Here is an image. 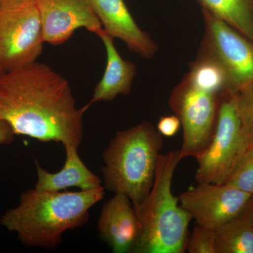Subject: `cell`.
Here are the masks:
<instances>
[{
    "mask_svg": "<svg viewBox=\"0 0 253 253\" xmlns=\"http://www.w3.org/2000/svg\"><path fill=\"white\" fill-rule=\"evenodd\" d=\"M89 107L77 108L69 82L45 63L0 73V121L15 135L79 148Z\"/></svg>",
    "mask_w": 253,
    "mask_h": 253,
    "instance_id": "1",
    "label": "cell"
},
{
    "mask_svg": "<svg viewBox=\"0 0 253 253\" xmlns=\"http://www.w3.org/2000/svg\"><path fill=\"white\" fill-rule=\"evenodd\" d=\"M102 186L88 191H23L16 208L0 217V224L17 234L24 246L56 249L65 231L81 227L89 220V211L104 199Z\"/></svg>",
    "mask_w": 253,
    "mask_h": 253,
    "instance_id": "2",
    "label": "cell"
},
{
    "mask_svg": "<svg viewBox=\"0 0 253 253\" xmlns=\"http://www.w3.org/2000/svg\"><path fill=\"white\" fill-rule=\"evenodd\" d=\"M183 158L180 150L161 154L152 188L134 210L139 231L131 253H182L191 217L172 191L173 176Z\"/></svg>",
    "mask_w": 253,
    "mask_h": 253,
    "instance_id": "3",
    "label": "cell"
},
{
    "mask_svg": "<svg viewBox=\"0 0 253 253\" xmlns=\"http://www.w3.org/2000/svg\"><path fill=\"white\" fill-rule=\"evenodd\" d=\"M163 146V136L149 121L117 131L102 154L105 189L139 206L152 188Z\"/></svg>",
    "mask_w": 253,
    "mask_h": 253,
    "instance_id": "4",
    "label": "cell"
},
{
    "mask_svg": "<svg viewBox=\"0 0 253 253\" xmlns=\"http://www.w3.org/2000/svg\"><path fill=\"white\" fill-rule=\"evenodd\" d=\"M248 131L244 128L236 105L235 95L224 93L215 129L207 148L196 158L198 183L224 184L236 163L249 147Z\"/></svg>",
    "mask_w": 253,
    "mask_h": 253,
    "instance_id": "5",
    "label": "cell"
},
{
    "mask_svg": "<svg viewBox=\"0 0 253 253\" xmlns=\"http://www.w3.org/2000/svg\"><path fill=\"white\" fill-rule=\"evenodd\" d=\"M222 94L199 85L186 74L173 89L168 105L182 126L183 158H197L211 142Z\"/></svg>",
    "mask_w": 253,
    "mask_h": 253,
    "instance_id": "6",
    "label": "cell"
},
{
    "mask_svg": "<svg viewBox=\"0 0 253 253\" xmlns=\"http://www.w3.org/2000/svg\"><path fill=\"white\" fill-rule=\"evenodd\" d=\"M44 42L36 0H7L0 6V67L3 72L36 62Z\"/></svg>",
    "mask_w": 253,
    "mask_h": 253,
    "instance_id": "7",
    "label": "cell"
},
{
    "mask_svg": "<svg viewBox=\"0 0 253 253\" xmlns=\"http://www.w3.org/2000/svg\"><path fill=\"white\" fill-rule=\"evenodd\" d=\"M205 33L200 52L221 68L226 93L236 94L253 83V41L203 10Z\"/></svg>",
    "mask_w": 253,
    "mask_h": 253,
    "instance_id": "8",
    "label": "cell"
},
{
    "mask_svg": "<svg viewBox=\"0 0 253 253\" xmlns=\"http://www.w3.org/2000/svg\"><path fill=\"white\" fill-rule=\"evenodd\" d=\"M251 196L227 183H198L181 194L179 201L198 225L216 230L240 217Z\"/></svg>",
    "mask_w": 253,
    "mask_h": 253,
    "instance_id": "9",
    "label": "cell"
},
{
    "mask_svg": "<svg viewBox=\"0 0 253 253\" xmlns=\"http://www.w3.org/2000/svg\"><path fill=\"white\" fill-rule=\"evenodd\" d=\"M44 42L57 46L79 28L95 33L104 30L88 0H36Z\"/></svg>",
    "mask_w": 253,
    "mask_h": 253,
    "instance_id": "10",
    "label": "cell"
},
{
    "mask_svg": "<svg viewBox=\"0 0 253 253\" xmlns=\"http://www.w3.org/2000/svg\"><path fill=\"white\" fill-rule=\"evenodd\" d=\"M104 31L126 43L128 49L144 59H151L158 51L157 43L139 28L124 0H88Z\"/></svg>",
    "mask_w": 253,
    "mask_h": 253,
    "instance_id": "11",
    "label": "cell"
},
{
    "mask_svg": "<svg viewBox=\"0 0 253 253\" xmlns=\"http://www.w3.org/2000/svg\"><path fill=\"white\" fill-rule=\"evenodd\" d=\"M98 231L113 253H131L139 235V225L134 206L127 196L115 193L104 204Z\"/></svg>",
    "mask_w": 253,
    "mask_h": 253,
    "instance_id": "12",
    "label": "cell"
},
{
    "mask_svg": "<svg viewBox=\"0 0 253 253\" xmlns=\"http://www.w3.org/2000/svg\"><path fill=\"white\" fill-rule=\"evenodd\" d=\"M104 44L106 66L103 77L96 84L88 106L99 101H111L118 95L130 94L136 73V65L123 59L116 49L114 38L103 30L98 35Z\"/></svg>",
    "mask_w": 253,
    "mask_h": 253,
    "instance_id": "13",
    "label": "cell"
},
{
    "mask_svg": "<svg viewBox=\"0 0 253 253\" xmlns=\"http://www.w3.org/2000/svg\"><path fill=\"white\" fill-rule=\"evenodd\" d=\"M64 149L66 162L59 172H49L36 161L38 181L35 188L42 191H61L75 186L83 191H88L101 186L99 176L89 170L82 161L78 154V148L66 145Z\"/></svg>",
    "mask_w": 253,
    "mask_h": 253,
    "instance_id": "14",
    "label": "cell"
},
{
    "mask_svg": "<svg viewBox=\"0 0 253 253\" xmlns=\"http://www.w3.org/2000/svg\"><path fill=\"white\" fill-rule=\"evenodd\" d=\"M204 11L253 41V0H197Z\"/></svg>",
    "mask_w": 253,
    "mask_h": 253,
    "instance_id": "15",
    "label": "cell"
},
{
    "mask_svg": "<svg viewBox=\"0 0 253 253\" xmlns=\"http://www.w3.org/2000/svg\"><path fill=\"white\" fill-rule=\"evenodd\" d=\"M216 253H253V224L241 217L216 229Z\"/></svg>",
    "mask_w": 253,
    "mask_h": 253,
    "instance_id": "16",
    "label": "cell"
},
{
    "mask_svg": "<svg viewBox=\"0 0 253 253\" xmlns=\"http://www.w3.org/2000/svg\"><path fill=\"white\" fill-rule=\"evenodd\" d=\"M225 183L253 194V146L244 151Z\"/></svg>",
    "mask_w": 253,
    "mask_h": 253,
    "instance_id": "17",
    "label": "cell"
},
{
    "mask_svg": "<svg viewBox=\"0 0 253 253\" xmlns=\"http://www.w3.org/2000/svg\"><path fill=\"white\" fill-rule=\"evenodd\" d=\"M186 251L189 253H216V230L197 224L187 239Z\"/></svg>",
    "mask_w": 253,
    "mask_h": 253,
    "instance_id": "18",
    "label": "cell"
},
{
    "mask_svg": "<svg viewBox=\"0 0 253 253\" xmlns=\"http://www.w3.org/2000/svg\"><path fill=\"white\" fill-rule=\"evenodd\" d=\"M234 94L241 121L249 132L253 128V83Z\"/></svg>",
    "mask_w": 253,
    "mask_h": 253,
    "instance_id": "19",
    "label": "cell"
},
{
    "mask_svg": "<svg viewBox=\"0 0 253 253\" xmlns=\"http://www.w3.org/2000/svg\"><path fill=\"white\" fill-rule=\"evenodd\" d=\"M181 126L180 120L176 115L162 116L157 124L158 132L166 137L175 135Z\"/></svg>",
    "mask_w": 253,
    "mask_h": 253,
    "instance_id": "20",
    "label": "cell"
},
{
    "mask_svg": "<svg viewBox=\"0 0 253 253\" xmlns=\"http://www.w3.org/2000/svg\"><path fill=\"white\" fill-rule=\"evenodd\" d=\"M15 134L8 123L0 121V144H10L14 140Z\"/></svg>",
    "mask_w": 253,
    "mask_h": 253,
    "instance_id": "21",
    "label": "cell"
},
{
    "mask_svg": "<svg viewBox=\"0 0 253 253\" xmlns=\"http://www.w3.org/2000/svg\"><path fill=\"white\" fill-rule=\"evenodd\" d=\"M240 217L245 218L253 224V194L250 198L242 214Z\"/></svg>",
    "mask_w": 253,
    "mask_h": 253,
    "instance_id": "22",
    "label": "cell"
},
{
    "mask_svg": "<svg viewBox=\"0 0 253 253\" xmlns=\"http://www.w3.org/2000/svg\"><path fill=\"white\" fill-rule=\"evenodd\" d=\"M248 141L249 146H253V128L248 133Z\"/></svg>",
    "mask_w": 253,
    "mask_h": 253,
    "instance_id": "23",
    "label": "cell"
},
{
    "mask_svg": "<svg viewBox=\"0 0 253 253\" xmlns=\"http://www.w3.org/2000/svg\"><path fill=\"white\" fill-rule=\"evenodd\" d=\"M7 1V0H0V6H1V5L4 4L5 1Z\"/></svg>",
    "mask_w": 253,
    "mask_h": 253,
    "instance_id": "24",
    "label": "cell"
},
{
    "mask_svg": "<svg viewBox=\"0 0 253 253\" xmlns=\"http://www.w3.org/2000/svg\"><path fill=\"white\" fill-rule=\"evenodd\" d=\"M2 72H3L2 69H1V68L0 67V73H2Z\"/></svg>",
    "mask_w": 253,
    "mask_h": 253,
    "instance_id": "25",
    "label": "cell"
}]
</instances>
